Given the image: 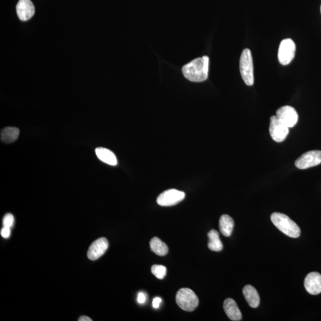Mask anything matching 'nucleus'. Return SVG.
I'll use <instances>...</instances> for the list:
<instances>
[{
  "label": "nucleus",
  "mask_w": 321,
  "mask_h": 321,
  "mask_svg": "<svg viewBox=\"0 0 321 321\" xmlns=\"http://www.w3.org/2000/svg\"><path fill=\"white\" fill-rule=\"evenodd\" d=\"M209 63L208 56L196 58L182 67L183 76L191 82H204L208 79Z\"/></svg>",
  "instance_id": "nucleus-1"
},
{
  "label": "nucleus",
  "mask_w": 321,
  "mask_h": 321,
  "mask_svg": "<svg viewBox=\"0 0 321 321\" xmlns=\"http://www.w3.org/2000/svg\"><path fill=\"white\" fill-rule=\"evenodd\" d=\"M271 220L277 229L290 238H298L301 236V229L297 224L286 215L274 213Z\"/></svg>",
  "instance_id": "nucleus-2"
},
{
  "label": "nucleus",
  "mask_w": 321,
  "mask_h": 321,
  "mask_svg": "<svg viewBox=\"0 0 321 321\" xmlns=\"http://www.w3.org/2000/svg\"><path fill=\"white\" fill-rule=\"evenodd\" d=\"M240 71L246 85L252 86L254 83L253 59L250 49L243 51L240 58Z\"/></svg>",
  "instance_id": "nucleus-3"
},
{
  "label": "nucleus",
  "mask_w": 321,
  "mask_h": 321,
  "mask_svg": "<svg viewBox=\"0 0 321 321\" xmlns=\"http://www.w3.org/2000/svg\"><path fill=\"white\" fill-rule=\"evenodd\" d=\"M176 301L183 311L192 312L198 307L199 299L195 292L188 288H183L177 293Z\"/></svg>",
  "instance_id": "nucleus-4"
},
{
  "label": "nucleus",
  "mask_w": 321,
  "mask_h": 321,
  "mask_svg": "<svg viewBox=\"0 0 321 321\" xmlns=\"http://www.w3.org/2000/svg\"><path fill=\"white\" fill-rule=\"evenodd\" d=\"M289 133V127L287 126L277 116L270 118V134L274 141L282 142Z\"/></svg>",
  "instance_id": "nucleus-5"
},
{
  "label": "nucleus",
  "mask_w": 321,
  "mask_h": 321,
  "mask_svg": "<svg viewBox=\"0 0 321 321\" xmlns=\"http://www.w3.org/2000/svg\"><path fill=\"white\" fill-rule=\"evenodd\" d=\"M296 45L294 40L291 39H285L280 43L278 58L282 65H288L291 63L295 56Z\"/></svg>",
  "instance_id": "nucleus-6"
},
{
  "label": "nucleus",
  "mask_w": 321,
  "mask_h": 321,
  "mask_svg": "<svg viewBox=\"0 0 321 321\" xmlns=\"http://www.w3.org/2000/svg\"><path fill=\"white\" fill-rule=\"evenodd\" d=\"M185 198V192L176 189H169L158 196L157 202L162 207H171L179 204Z\"/></svg>",
  "instance_id": "nucleus-7"
},
{
  "label": "nucleus",
  "mask_w": 321,
  "mask_h": 321,
  "mask_svg": "<svg viewBox=\"0 0 321 321\" xmlns=\"http://www.w3.org/2000/svg\"><path fill=\"white\" fill-rule=\"evenodd\" d=\"M321 164V151H311L301 155L295 161V166L301 170L316 167Z\"/></svg>",
  "instance_id": "nucleus-8"
},
{
  "label": "nucleus",
  "mask_w": 321,
  "mask_h": 321,
  "mask_svg": "<svg viewBox=\"0 0 321 321\" xmlns=\"http://www.w3.org/2000/svg\"><path fill=\"white\" fill-rule=\"evenodd\" d=\"M276 116L289 128L294 127L298 121V114L294 107L286 105L280 108L276 112Z\"/></svg>",
  "instance_id": "nucleus-9"
},
{
  "label": "nucleus",
  "mask_w": 321,
  "mask_h": 321,
  "mask_svg": "<svg viewBox=\"0 0 321 321\" xmlns=\"http://www.w3.org/2000/svg\"><path fill=\"white\" fill-rule=\"evenodd\" d=\"M108 248V240L105 238H101L96 240L90 246L87 255L90 260L95 261L102 257Z\"/></svg>",
  "instance_id": "nucleus-10"
},
{
  "label": "nucleus",
  "mask_w": 321,
  "mask_h": 321,
  "mask_svg": "<svg viewBox=\"0 0 321 321\" xmlns=\"http://www.w3.org/2000/svg\"><path fill=\"white\" fill-rule=\"evenodd\" d=\"M305 288L309 294L318 295L321 293V275L317 272L308 274L305 280Z\"/></svg>",
  "instance_id": "nucleus-11"
},
{
  "label": "nucleus",
  "mask_w": 321,
  "mask_h": 321,
  "mask_svg": "<svg viewBox=\"0 0 321 321\" xmlns=\"http://www.w3.org/2000/svg\"><path fill=\"white\" fill-rule=\"evenodd\" d=\"M16 11L20 20L27 21L35 13V7L30 0H19L16 5Z\"/></svg>",
  "instance_id": "nucleus-12"
},
{
  "label": "nucleus",
  "mask_w": 321,
  "mask_h": 321,
  "mask_svg": "<svg viewBox=\"0 0 321 321\" xmlns=\"http://www.w3.org/2000/svg\"><path fill=\"white\" fill-rule=\"evenodd\" d=\"M224 311L230 320L234 321H241L242 315L237 305L236 302L232 299H227L224 302Z\"/></svg>",
  "instance_id": "nucleus-13"
},
{
  "label": "nucleus",
  "mask_w": 321,
  "mask_h": 321,
  "mask_svg": "<svg viewBox=\"0 0 321 321\" xmlns=\"http://www.w3.org/2000/svg\"><path fill=\"white\" fill-rule=\"evenodd\" d=\"M243 294L249 306L252 308L258 307L260 298L256 289L251 285H246L243 289Z\"/></svg>",
  "instance_id": "nucleus-14"
},
{
  "label": "nucleus",
  "mask_w": 321,
  "mask_h": 321,
  "mask_svg": "<svg viewBox=\"0 0 321 321\" xmlns=\"http://www.w3.org/2000/svg\"><path fill=\"white\" fill-rule=\"evenodd\" d=\"M95 153L99 160L104 163L110 165V166H116L117 164L116 155L109 149L104 148H97L95 149Z\"/></svg>",
  "instance_id": "nucleus-15"
},
{
  "label": "nucleus",
  "mask_w": 321,
  "mask_h": 321,
  "mask_svg": "<svg viewBox=\"0 0 321 321\" xmlns=\"http://www.w3.org/2000/svg\"><path fill=\"white\" fill-rule=\"evenodd\" d=\"M235 223L232 218L228 215H223L220 217L219 227L220 230L222 235L226 237L232 235Z\"/></svg>",
  "instance_id": "nucleus-16"
},
{
  "label": "nucleus",
  "mask_w": 321,
  "mask_h": 321,
  "mask_svg": "<svg viewBox=\"0 0 321 321\" xmlns=\"http://www.w3.org/2000/svg\"><path fill=\"white\" fill-rule=\"evenodd\" d=\"M20 131L17 127H7L1 132V141L5 143L15 142L19 135Z\"/></svg>",
  "instance_id": "nucleus-17"
},
{
  "label": "nucleus",
  "mask_w": 321,
  "mask_h": 321,
  "mask_svg": "<svg viewBox=\"0 0 321 321\" xmlns=\"http://www.w3.org/2000/svg\"><path fill=\"white\" fill-rule=\"evenodd\" d=\"M209 242L208 246L210 250L220 252L223 250V245L220 239L219 233L216 230H212L208 233Z\"/></svg>",
  "instance_id": "nucleus-18"
},
{
  "label": "nucleus",
  "mask_w": 321,
  "mask_h": 321,
  "mask_svg": "<svg viewBox=\"0 0 321 321\" xmlns=\"http://www.w3.org/2000/svg\"><path fill=\"white\" fill-rule=\"evenodd\" d=\"M149 245L151 250L158 256L163 257L168 254V246L157 237L151 240Z\"/></svg>",
  "instance_id": "nucleus-19"
},
{
  "label": "nucleus",
  "mask_w": 321,
  "mask_h": 321,
  "mask_svg": "<svg viewBox=\"0 0 321 321\" xmlns=\"http://www.w3.org/2000/svg\"><path fill=\"white\" fill-rule=\"evenodd\" d=\"M151 272L157 279L163 280L166 276L167 269L161 265H154L151 268Z\"/></svg>",
  "instance_id": "nucleus-20"
},
{
  "label": "nucleus",
  "mask_w": 321,
  "mask_h": 321,
  "mask_svg": "<svg viewBox=\"0 0 321 321\" xmlns=\"http://www.w3.org/2000/svg\"><path fill=\"white\" fill-rule=\"evenodd\" d=\"M14 221V219L13 215L10 213L6 214L4 218H3V227L11 228V227L13 226Z\"/></svg>",
  "instance_id": "nucleus-21"
},
{
  "label": "nucleus",
  "mask_w": 321,
  "mask_h": 321,
  "mask_svg": "<svg viewBox=\"0 0 321 321\" xmlns=\"http://www.w3.org/2000/svg\"><path fill=\"white\" fill-rule=\"evenodd\" d=\"M10 228L8 227H3L1 230V236L5 239L8 238L10 236Z\"/></svg>",
  "instance_id": "nucleus-22"
},
{
  "label": "nucleus",
  "mask_w": 321,
  "mask_h": 321,
  "mask_svg": "<svg viewBox=\"0 0 321 321\" xmlns=\"http://www.w3.org/2000/svg\"><path fill=\"white\" fill-rule=\"evenodd\" d=\"M137 301H138V303L140 304H144L146 301V296L145 294H143V293H139Z\"/></svg>",
  "instance_id": "nucleus-23"
},
{
  "label": "nucleus",
  "mask_w": 321,
  "mask_h": 321,
  "mask_svg": "<svg viewBox=\"0 0 321 321\" xmlns=\"http://www.w3.org/2000/svg\"><path fill=\"white\" fill-rule=\"evenodd\" d=\"M161 302V299L160 298H155L152 302V306L155 309L160 307V304Z\"/></svg>",
  "instance_id": "nucleus-24"
},
{
  "label": "nucleus",
  "mask_w": 321,
  "mask_h": 321,
  "mask_svg": "<svg viewBox=\"0 0 321 321\" xmlns=\"http://www.w3.org/2000/svg\"><path fill=\"white\" fill-rule=\"evenodd\" d=\"M79 321H92V320L90 319V318L86 316H82L79 318V320H78Z\"/></svg>",
  "instance_id": "nucleus-25"
},
{
  "label": "nucleus",
  "mask_w": 321,
  "mask_h": 321,
  "mask_svg": "<svg viewBox=\"0 0 321 321\" xmlns=\"http://www.w3.org/2000/svg\"></svg>",
  "instance_id": "nucleus-26"
}]
</instances>
